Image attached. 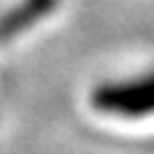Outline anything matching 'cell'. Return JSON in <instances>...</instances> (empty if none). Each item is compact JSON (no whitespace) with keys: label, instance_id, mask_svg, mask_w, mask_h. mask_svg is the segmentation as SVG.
Masks as SVG:
<instances>
[{"label":"cell","instance_id":"obj_1","mask_svg":"<svg viewBox=\"0 0 154 154\" xmlns=\"http://www.w3.org/2000/svg\"><path fill=\"white\" fill-rule=\"evenodd\" d=\"M89 103L95 111L106 116H122V119L154 116V70L97 84L89 92Z\"/></svg>","mask_w":154,"mask_h":154},{"label":"cell","instance_id":"obj_2","mask_svg":"<svg viewBox=\"0 0 154 154\" xmlns=\"http://www.w3.org/2000/svg\"><path fill=\"white\" fill-rule=\"evenodd\" d=\"M60 0H19L11 8H5L0 14V46L16 41L19 35H24L30 27H35L41 19H46Z\"/></svg>","mask_w":154,"mask_h":154}]
</instances>
